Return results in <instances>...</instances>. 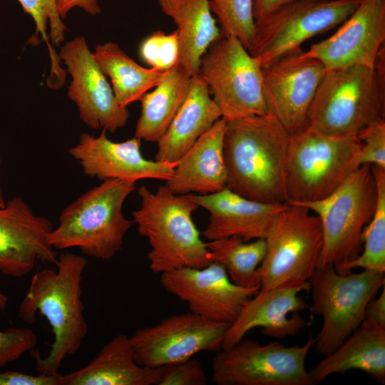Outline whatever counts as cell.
<instances>
[{
	"mask_svg": "<svg viewBox=\"0 0 385 385\" xmlns=\"http://www.w3.org/2000/svg\"><path fill=\"white\" fill-rule=\"evenodd\" d=\"M55 265L56 270L44 268L33 275L18 310L25 323L34 324L39 312L51 327L53 341L48 354L42 358L38 350L32 351L38 373L46 375L58 373L64 359L78 352L88 332L81 287L87 260L63 252Z\"/></svg>",
	"mask_w": 385,
	"mask_h": 385,
	"instance_id": "6da1fadb",
	"label": "cell"
},
{
	"mask_svg": "<svg viewBox=\"0 0 385 385\" xmlns=\"http://www.w3.org/2000/svg\"><path fill=\"white\" fill-rule=\"evenodd\" d=\"M289 133L272 114L226 120V187L246 198L287 203L285 168Z\"/></svg>",
	"mask_w": 385,
	"mask_h": 385,
	"instance_id": "7a4b0ae2",
	"label": "cell"
},
{
	"mask_svg": "<svg viewBox=\"0 0 385 385\" xmlns=\"http://www.w3.org/2000/svg\"><path fill=\"white\" fill-rule=\"evenodd\" d=\"M138 194L140 205L132 213L133 222L148 240L152 272L202 268L212 262L192 217L199 206L188 195L173 194L165 185L155 192L142 185Z\"/></svg>",
	"mask_w": 385,
	"mask_h": 385,
	"instance_id": "3957f363",
	"label": "cell"
},
{
	"mask_svg": "<svg viewBox=\"0 0 385 385\" xmlns=\"http://www.w3.org/2000/svg\"><path fill=\"white\" fill-rule=\"evenodd\" d=\"M135 189V183L115 179L93 187L61 211L58 225L48 235L50 245L54 250L78 247L98 260L113 258L133 224L123 206Z\"/></svg>",
	"mask_w": 385,
	"mask_h": 385,
	"instance_id": "277c9868",
	"label": "cell"
},
{
	"mask_svg": "<svg viewBox=\"0 0 385 385\" xmlns=\"http://www.w3.org/2000/svg\"><path fill=\"white\" fill-rule=\"evenodd\" d=\"M385 120V52L374 68L327 71L309 111L307 125L331 135L356 134Z\"/></svg>",
	"mask_w": 385,
	"mask_h": 385,
	"instance_id": "5b68a950",
	"label": "cell"
},
{
	"mask_svg": "<svg viewBox=\"0 0 385 385\" xmlns=\"http://www.w3.org/2000/svg\"><path fill=\"white\" fill-rule=\"evenodd\" d=\"M356 134L331 135L306 125L289 135L285 168L287 203L325 198L360 166Z\"/></svg>",
	"mask_w": 385,
	"mask_h": 385,
	"instance_id": "8992f818",
	"label": "cell"
},
{
	"mask_svg": "<svg viewBox=\"0 0 385 385\" xmlns=\"http://www.w3.org/2000/svg\"><path fill=\"white\" fill-rule=\"evenodd\" d=\"M376 202L377 188L371 167L361 165L329 196L297 204L314 212L322 224L323 243L317 267H334L359 255L363 247L361 234L373 217Z\"/></svg>",
	"mask_w": 385,
	"mask_h": 385,
	"instance_id": "52a82bcc",
	"label": "cell"
},
{
	"mask_svg": "<svg viewBox=\"0 0 385 385\" xmlns=\"http://www.w3.org/2000/svg\"><path fill=\"white\" fill-rule=\"evenodd\" d=\"M309 283L312 300L309 310L322 317L314 346L325 356L361 324L368 304L385 287V277L383 272L368 270L342 274L333 265H324L317 267Z\"/></svg>",
	"mask_w": 385,
	"mask_h": 385,
	"instance_id": "ba28073f",
	"label": "cell"
},
{
	"mask_svg": "<svg viewBox=\"0 0 385 385\" xmlns=\"http://www.w3.org/2000/svg\"><path fill=\"white\" fill-rule=\"evenodd\" d=\"M265 240L260 290L287 286L310 290L309 279L317 268L323 243L318 216L304 206L287 202Z\"/></svg>",
	"mask_w": 385,
	"mask_h": 385,
	"instance_id": "9c48e42d",
	"label": "cell"
},
{
	"mask_svg": "<svg viewBox=\"0 0 385 385\" xmlns=\"http://www.w3.org/2000/svg\"><path fill=\"white\" fill-rule=\"evenodd\" d=\"M199 74L226 120L269 113L261 65L237 38L222 36L212 43L201 58Z\"/></svg>",
	"mask_w": 385,
	"mask_h": 385,
	"instance_id": "30bf717a",
	"label": "cell"
},
{
	"mask_svg": "<svg viewBox=\"0 0 385 385\" xmlns=\"http://www.w3.org/2000/svg\"><path fill=\"white\" fill-rule=\"evenodd\" d=\"M314 344L312 337L302 346H291L242 339L218 351L212 361V381L217 385H313L305 361Z\"/></svg>",
	"mask_w": 385,
	"mask_h": 385,
	"instance_id": "8fae6325",
	"label": "cell"
},
{
	"mask_svg": "<svg viewBox=\"0 0 385 385\" xmlns=\"http://www.w3.org/2000/svg\"><path fill=\"white\" fill-rule=\"evenodd\" d=\"M363 0H292L255 21L248 49L261 66L344 23Z\"/></svg>",
	"mask_w": 385,
	"mask_h": 385,
	"instance_id": "7c38bea8",
	"label": "cell"
},
{
	"mask_svg": "<svg viewBox=\"0 0 385 385\" xmlns=\"http://www.w3.org/2000/svg\"><path fill=\"white\" fill-rule=\"evenodd\" d=\"M327 69L298 48L261 66L262 88L268 113L289 134L307 125L309 108Z\"/></svg>",
	"mask_w": 385,
	"mask_h": 385,
	"instance_id": "4fadbf2b",
	"label": "cell"
},
{
	"mask_svg": "<svg viewBox=\"0 0 385 385\" xmlns=\"http://www.w3.org/2000/svg\"><path fill=\"white\" fill-rule=\"evenodd\" d=\"M230 325L190 312L138 329L129 339L136 361L156 368L187 360L200 351H220Z\"/></svg>",
	"mask_w": 385,
	"mask_h": 385,
	"instance_id": "5bb4252c",
	"label": "cell"
},
{
	"mask_svg": "<svg viewBox=\"0 0 385 385\" xmlns=\"http://www.w3.org/2000/svg\"><path fill=\"white\" fill-rule=\"evenodd\" d=\"M58 57L71 76L68 96L88 126L113 133L123 127L129 118L127 108L116 101L113 91L97 63L83 36L65 43Z\"/></svg>",
	"mask_w": 385,
	"mask_h": 385,
	"instance_id": "9a60e30c",
	"label": "cell"
},
{
	"mask_svg": "<svg viewBox=\"0 0 385 385\" xmlns=\"http://www.w3.org/2000/svg\"><path fill=\"white\" fill-rule=\"evenodd\" d=\"M169 293L186 302L190 312L207 320L232 324L242 307L260 289L235 284L216 262L202 268H181L160 274Z\"/></svg>",
	"mask_w": 385,
	"mask_h": 385,
	"instance_id": "2e32d148",
	"label": "cell"
},
{
	"mask_svg": "<svg viewBox=\"0 0 385 385\" xmlns=\"http://www.w3.org/2000/svg\"><path fill=\"white\" fill-rule=\"evenodd\" d=\"M385 0H363L329 38L311 46L304 54L326 69L350 66L374 68L384 49Z\"/></svg>",
	"mask_w": 385,
	"mask_h": 385,
	"instance_id": "e0dca14e",
	"label": "cell"
},
{
	"mask_svg": "<svg viewBox=\"0 0 385 385\" xmlns=\"http://www.w3.org/2000/svg\"><path fill=\"white\" fill-rule=\"evenodd\" d=\"M51 222L36 215L20 197L0 207V272L28 274L38 262L56 264L57 255L48 242Z\"/></svg>",
	"mask_w": 385,
	"mask_h": 385,
	"instance_id": "ac0fdd59",
	"label": "cell"
},
{
	"mask_svg": "<svg viewBox=\"0 0 385 385\" xmlns=\"http://www.w3.org/2000/svg\"><path fill=\"white\" fill-rule=\"evenodd\" d=\"M141 141L133 137L123 142H113L103 129L98 136L82 133L78 143L69 149V153L78 162L85 175L102 181L169 180L174 165L144 158L140 150Z\"/></svg>",
	"mask_w": 385,
	"mask_h": 385,
	"instance_id": "d6986e66",
	"label": "cell"
},
{
	"mask_svg": "<svg viewBox=\"0 0 385 385\" xmlns=\"http://www.w3.org/2000/svg\"><path fill=\"white\" fill-rule=\"evenodd\" d=\"M306 289L299 286L259 290L248 299L229 326L222 349L233 346L257 327L262 328L263 334L276 339L297 334L306 325L299 312L310 308L299 296Z\"/></svg>",
	"mask_w": 385,
	"mask_h": 385,
	"instance_id": "ffe728a7",
	"label": "cell"
},
{
	"mask_svg": "<svg viewBox=\"0 0 385 385\" xmlns=\"http://www.w3.org/2000/svg\"><path fill=\"white\" fill-rule=\"evenodd\" d=\"M209 212L202 232L210 240L238 237L245 241L265 239L287 203H266L246 198L225 187L215 193L188 195Z\"/></svg>",
	"mask_w": 385,
	"mask_h": 385,
	"instance_id": "44dd1931",
	"label": "cell"
},
{
	"mask_svg": "<svg viewBox=\"0 0 385 385\" xmlns=\"http://www.w3.org/2000/svg\"><path fill=\"white\" fill-rule=\"evenodd\" d=\"M223 118L203 133L175 164L172 177L165 185L175 195H205L226 187Z\"/></svg>",
	"mask_w": 385,
	"mask_h": 385,
	"instance_id": "7402d4cb",
	"label": "cell"
},
{
	"mask_svg": "<svg viewBox=\"0 0 385 385\" xmlns=\"http://www.w3.org/2000/svg\"><path fill=\"white\" fill-rule=\"evenodd\" d=\"M221 118L205 79L199 73L192 76L184 102L157 142L155 160L175 165L196 140Z\"/></svg>",
	"mask_w": 385,
	"mask_h": 385,
	"instance_id": "603a6c76",
	"label": "cell"
},
{
	"mask_svg": "<svg viewBox=\"0 0 385 385\" xmlns=\"http://www.w3.org/2000/svg\"><path fill=\"white\" fill-rule=\"evenodd\" d=\"M157 369L140 365L129 337H114L80 369L61 375L60 385H155Z\"/></svg>",
	"mask_w": 385,
	"mask_h": 385,
	"instance_id": "cb8c5ba5",
	"label": "cell"
},
{
	"mask_svg": "<svg viewBox=\"0 0 385 385\" xmlns=\"http://www.w3.org/2000/svg\"><path fill=\"white\" fill-rule=\"evenodd\" d=\"M356 369L376 382L385 383V329L364 321L332 353L324 356L309 374L313 384L334 374Z\"/></svg>",
	"mask_w": 385,
	"mask_h": 385,
	"instance_id": "d4e9b609",
	"label": "cell"
},
{
	"mask_svg": "<svg viewBox=\"0 0 385 385\" xmlns=\"http://www.w3.org/2000/svg\"><path fill=\"white\" fill-rule=\"evenodd\" d=\"M209 1L158 0L163 13L177 26L179 65L192 76L199 73L201 58L210 46L222 36Z\"/></svg>",
	"mask_w": 385,
	"mask_h": 385,
	"instance_id": "484cf974",
	"label": "cell"
},
{
	"mask_svg": "<svg viewBox=\"0 0 385 385\" xmlns=\"http://www.w3.org/2000/svg\"><path fill=\"white\" fill-rule=\"evenodd\" d=\"M191 77L178 64L151 92L140 98L141 111L135 137L148 142L158 141L184 102Z\"/></svg>",
	"mask_w": 385,
	"mask_h": 385,
	"instance_id": "4316f807",
	"label": "cell"
},
{
	"mask_svg": "<svg viewBox=\"0 0 385 385\" xmlns=\"http://www.w3.org/2000/svg\"><path fill=\"white\" fill-rule=\"evenodd\" d=\"M93 54L103 73L109 77L116 101L125 108L158 85L171 70L143 67L113 42L97 45Z\"/></svg>",
	"mask_w": 385,
	"mask_h": 385,
	"instance_id": "83f0119b",
	"label": "cell"
},
{
	"mask_svg": "<svg viewBox=\"0 0 385 385\" xmlns=\"http://www.w3.org/2000/svg\"><path fill=\"white\" fill-rule=\"evenodd\" d=\"M212 262L220 264L237 285L260 288V267L265 257L266 242L257 239L247 242L238 237H230L206 242Z\"/></svg>",
	"mask_w": 385,
	"mask_h": 385,
	"instance_id": "f1b7e54d",
	"label": "cell"
},
{
	"mask_svg": "<svg viewBox=\"0 0 385 385\" xmlns=\"http://www.w3.org/2000/svg\"><path fill=\"white\" fill-rule=\"evenodd\" d=\"M377 188V202L374 213L361 234L362 250L354 260L334 266L342 274L354 268L385 272V168L371 165Z\"/></svg>",
	"mask_w": 385,
	"mask_h": 385,
	"instance_id": "f546056e",
	"label": "cell"
},
{
	"mask_svg": "<svg viewBox=\"0 0 385 385\" xmlns=\"http://www.w3.org/2000/svg\"><path fill=\"white\" fill-rule=\"evenodd\" d=\"M24 11L30 15L35 22L36 33L33 38H38V35L44 40L49 49L51 58L52 79L58 86L64 82V71L58 66V56L53 51L48 39L56 46H58L64 41L66 25L62 21L58 9V0H18Z\"/></svg>",
	"mask_w": 385,
	"mask_h": 385,
	"instance_id": "4dcf8cb0",
	"label": "cell"
},
{
	"mask_svg": "<svg viewBox=\"0 0 385 385\" xmlns=\"http://www.w3.org/2000/svg\"><path fill=\"white\" fill-rule=\"evenodd\" d=\"M254 0H210L212 13L221 26L222 36L237 38L246 49L253 40L255 19L253 14Z\"/></svg>",
	"mask_w": 385,
	"mask_h": 385,
	"instance_id": "1f68e13d",
	"label": "cell"
},
{
	"mask_svg": "<svg viewBox=\"0 0 385 385\" xmlns=\"http://www.w3.org/2000/svg\"><path fill=\"white\" fill-rule=\"evenodd\" d=\"M140 58L150 68L169 71L179 64L180 43L178 31H156L146 38L139 49Z\"/></svg>",
	"mask_w": 385,
	"mask_h": 385,
	"instance_id": "d6a6232c",
	"label": "cell"
},
{
	"mask_svg": "<svg viewBox=\"0 0 385 385\" xmlns=\"http://www.w3.org/2000/svg\"><path fill=\"white\" fill-rule=\"evenodd\" d=\"M156 369L157 379L155 385L207 384V376L202 364L194 357Z\"/></svg>",
	"mask_w": 385,
	"mask_h": 385,
	"instance_id": "836d02e7",
	"label": "cell"
},
{
	"mask_svg": "<svg viewBox=\"0 0 385 385\" xmlns=\"http://www.w3.org/2000/svg\"><path fill=\"white\" fill-rule=\"evenodd\" d=\"M38 344V336L30 328L0 330V368L19 359Z\"/></svg>",
	"mask_w": 385,
	"mask_h": 385,
	"instance_id": "e575fe53",
	"label": "cell"
},
{
	"mask_svg": "<svg viewBox=\"0 0 385 385\" xmlns=\"http://www.w3.org/2000/svg\"><path fill=\"white\" fill-rule=\"evenodd\" d=\"M356 135L362 143L360 165L385 168V120L367 126Z\"/></svg>",
	"mask_w": 385,
	"mask_h": 385,
	"instance_id": "d590c367",
	"label": "cell"
},
{
	"mask_svg": "<svg viewBox=\"0 0 385 385\" xmlns=\"http://www.w3.org/2000/svg\"><path fill=\"white\" fill-rule=\"evenodd\" d=\"M59 373L32 375L18 371L0 372V385H60Z\"/></svg>",
	"mask_w": 385,
	"mask_h": 385,
	"instance_id": "8d00e7d4",
	"label": "cell"
},
{
	"mask_svg": "<svg viewBox=\"0 0 385 385\" xmlns=\"http://www.w3.org/2000/svg\"><path fill=\"white\" fill-rule=\"evenodd\" d=\"M368 324L385 329V287L377 298L372 299L368 304L364 320Z\"/></svg>",
	"mask_w": 385,
	"mask_h": 385,
	"instance_id": "74e56055",
	"label": "cell"
},
{
	"mask_svg": "<svg viewBox=\"0 0 385 385\" xmlns=\"http://www.w3.org/2000/svg\"><path fill=\"white\" fill-rule=\"evenodd\" d=\"M79 7L91 15L101 13V8L96 0H58V9L62 19L74 7Z\"/></svg>",
	"mask_w": 385,
	"mask_h": 385,
	"instance_id": "f35d334b",
	"label": "cell"
},
{
	"mask_svg": "<svg viewBox=\"0 0 385 385\" xmlns=\"http://www.w3.org/2000/svg\"><path fill=\"white\" fill-rule=\"evenodd\" d=\"M292 0H254L253 14L255 21L260 20Z\"/></svg>",
	"mask_w": 385,
	"mask_h": 385,
	"instance_id": "ab89813d",
	"label": "cell"
},
{
	"mask_svg": "<svg viewBox=\"0 0 385 385\" xmlns=\"http://www.w3.org/2000/svg\"><path fill=\"white\" fill-rule=\"evenodd\" d=\"M9 299L7 296L0 289V309L4 310L8 304Z\"/></svg>",
	"mask_w": 385,
	"mask_h": 385,
	"instance_id": "60d3db41",
	"label": "cell"
},
{
	"mask_svg": "<svg viewBox=\"0 0 385 385\" xmlns=\"http://www.w3.org/2000/svg\"><path fill=\"white\" fill-rule=\"evenodd\" d=\"M0 166H1V160H0ZM5 204H6V202L4 198V195H3V192H2V190L1 187V183H0V207H4Z\"/></svg>",
	"mask_w": 385,
	"mask_h": 385,
	"instance_id": "b9f144b4",
	"label": "cell"
}]
</instances>
